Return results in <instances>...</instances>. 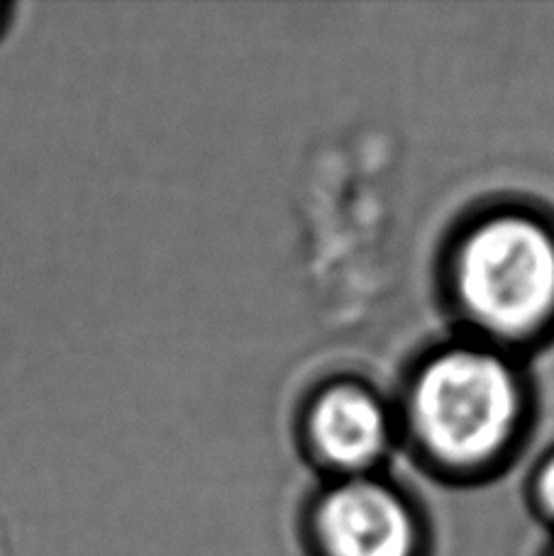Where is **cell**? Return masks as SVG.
Segmentation results:
<instances>
[{"label": "cell", "instance_id": "5", "mask_svg": "<svg viewBox=\"0 0 554 556\" xmlns=\"http://www.w3.org/2000/svg\"><path fill=\"white\" fill-rule=\"evenodd\" d=\"M538 501H540V508L545 510L547 518L554 522V462H550L547 469L540 473Z\"/></svg>", "mask_w": 554, "mask_h": 556}, {"label": "cell", "instance_id": "3", "mask_svg": "<svg viewBox=\"0 0 554 556\" xmlns=\"http://www.w3.org/2000/svg\"><path fill=\"white\" fill-rule=\"evenodd\" d=\"M309 549L311 556H425V532L389 485L350 479L313 508Z\"/></svg>", "mask_w": 554, "mask_h": 556}, {"label": "cell", "instance_id": "4", "mask_svg": "<svg viewBox=\"0 0 554 556\" xmlns=\"http://www.w3.org/2000/svg\"><path fill=\"white\" fill-rule=\"evenodd\" d=\"M311 430L325 459L344 471L367 469L383 454L389 440L381 405L354 386L323 395L313 410Z\"/></svg>", "mask_w": 554, "mask_h": 556}, {"label": "cell", "instance_id": "6", "mask_svg": "<svg viewBox=\"0 0 554 556\" xmlns=\"http://www.w3.org/2000/svg\"><path fill=\"white\" fill-rule=\"evenodd\" d=\"M547 556H554V547H552V549H550V554H547Z\"/></svg>", "mask_w": 554, "mask_h": 556}, {"label": "cell", "instance_id": "2", "mask_svg": "<svg viewBox=\"0 0 554 556\" xmlns=\"http://www.w3.org/2000/svg\"><path fill=\"white\" fill-rule=\"evenodd\" d=\"M459 301L479 327L499 337L538 330L554 313V240L530 217L481 223L462 244Z\"/></svg>", "mask_w": 554, "mask_h": 556}, {"label": "cell", "instance_id": "1", "mask_svg": "<svg viewBox=\"0 0 554 556\" xmlns=\"http://www.w3.org/2000/svg\"><path fill=\"white\" fill-rule=\"evenodd\" d=\"M520 391L511 366L487 350H452L425 366L411 395L420 442L457 466L487 462L511 440Z\"/></svg>", "mask_w": 554, "mask_h": 556}]
</instances>
